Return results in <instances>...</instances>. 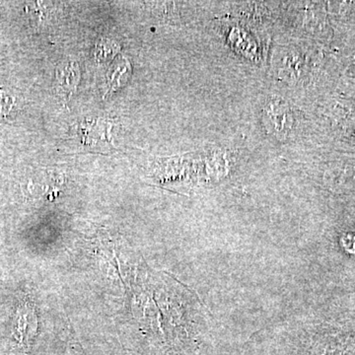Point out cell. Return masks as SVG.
Returning a JSON list of instances; mask_svg holds the SVG:
<instances>
[{"label":"cell","instance_id":"cell-1","mask_svg":"<svg viewBox=\"0 0 355 355\" xmlns=\"http://www.w3.org/2000/svg\"><path fill=\"white\" fill-rule=\"evenodd\" d=\"M286 103L273 100L266 105L265 120L268 128L279 137H286L293 127V116Z\"/></svg>","mask_w":355,"mask_h":355},{"label":"cell","instance_id":"cell-2","mask_svg":"<svg viewBox=\"0 0 355 355\" xmlns=\"http://www.w3.org/2000/svg\"><path fill=\"white\" fill-rule=\"evenodd\" d=\"M79 67L73 62H64L57 70V79L60 89L70 96L76 90L79 81Z\"/></svg>","mask_w":355,"mask_h":355},{"label":"cell","instance_id":"cell-3","mask_svg":"<svg viewBox=\"0 0 355 355\" xmlns=\"http://www.w3.org/2000/svg\"><path fill=\"white\" fill-rule=\"evenodd\" d=\"M14 321L16 331L19 334L22 340L28 338V335H32V331L36 328L34 311L27 305L22 306L18 309Z\"/></svg>","mask_w":355,"mask_h":355},{"label":"cell","instance_id":"cell-4","mask_svg":"<svg viewBox=\"0 0 355 355\" xmlns=\"http://www.w3.org/2000/svg\"><path fill=\"white\" fill-rule=\"evenodd\" d=\"M14 100L11 96L6 95L3 91H0V114L6 116L13 108Z\"/></svg>","mask_w":355,"mask_h":355}]
</instances>
